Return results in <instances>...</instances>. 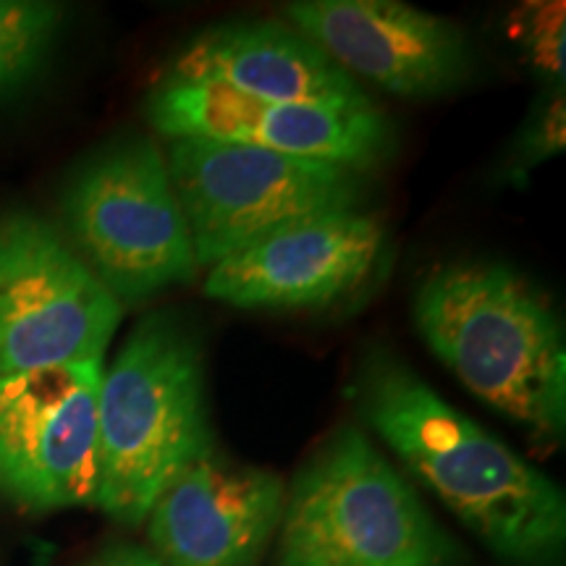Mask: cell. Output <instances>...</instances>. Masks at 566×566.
<instances>
[{"instance_id":"6da1fadb","label":"cell","mask_w":566,"mask_h":566,"mask_svg":"<svg viewBox=\"0 0 566 566\" xmlns=\"http://www.w3.org/2000/svg\"><path fill=\"white\" fill-rule=\"evenodd\" d=\"M352 394L375 433L488 551L520 566H546L562 556V488L451 407L399 354L367 349Z\"/></svg>"},{"instance_id":"7a4b0ae2","label":"cell","mask_w":566,"mask_h":566,"mask_svg":"<svg viewBox=\"0 0 566 566\" xmlns=\"http://www.w3.org/2000/svg\"><path fill=\"white\" fill-rule=\"evenodd\" d=\"M412 321L467 391L535 441H564V325L533 281L504 263L441 265L417 289Z\"/></svg>"},{"instance_id":"3957f363","label":"cell","mask_w":566,"mask_h":566,"mask_svg":"<svg viewBox=\"0 0 566 566\" xmlns=\"http://www.w3.org/2000/svg\"><path fill=\"white\" fill-rule=\"evenodd\" d=\"M212 446L195 331L171 313L142 317L103 373L95 506L118 525H142L184 467Z\"/></svg>"},{"instance_id":"277c9868","label":"cell","mask_w":566,"mask_h":566,"mask_svg":"<svg viewBox=\"0 0 566 566\" xmlns=\"http://www.w3.org/2000/svg\"><path fill=\"white\" fill-rule=\"evenodd\" d=\"M459 548L363 430L344 424L283 501L279 566H454Z\"/></svg>"},{"instance_id":"5b68a950","label":"cell","mask_w":566,"mask_h":566,"mask_svg":"<svg viewBox=\"0 0 566 566\" xmlns=\"http://www.w3.org/2000/svg\"><path fill=\"white\" fill-rule=\"evenodd\" d=\"M61 212L69 244L122 307L197 281L192 239L155 139L124 137L84 160Z\"/></svg>"},{"instance_id":"8992f818","label":"cell","mask_w":566,"mask_h":566,"mask_svg":"<svg viewBox=\"0 0 566 566\" xmlns=\"http://www.w3.org/2000/svg\"><path fill=\"white\" fill-rule=\"evenodd\" d=\"M197 268H212L281 226L357 210L365 174L252 145L168 139L166 155Z\"/></svg>"},{"instance_id":"52a82bcc","label":"cell","mask_w":566,"mask_h":566,"mask_svg":"<svg viewBox=\"0 0 566 566\" xmlns=\"http://www.w3.org/2000/svg\"><path fill=\"white\" fill-rule=\"evenodd\" d=\"M122 317L53 223L24 210L0 218V378L103 363Z\"/></svg>"},{"instance_id":"ba28073f","label":"cell","mask_w":566,"mask_h":566,"mask_svg":"<svg viewBox=\"0 0 566 566\" xmlns=\"http://www.w3.org/2000/svg\"><path fill=\"white\" fill-rule=\"evenodd\" d=\"M103 363L0 378V495L27 512L95 506Z\"/></svg>"},{"instance_id":"9c48e42d","label":"cell","mask_w":566,"mask_h":566,"mask_svg":"<svg viewBox=\"0 0 566 566\" xmlns=\"http://www.w3.org/2000/svg\"><path fill=\"white\" fill-rule=\"evenodd\" d=\"M147 122L166 139L252 145L294 158L325 160L367 174L388 160L394 129L378 105L317 108L268 103L221 84L163 82L145 103Z\"/></svg>"},{"instance_id":"30bf717a","label":"cell","mask_w":566,"mask_h":566,"mask_svg":"<svg viewBox=\"0 0 566 566\" xmlns=\"http://www.w3.org/2000/svg\"><path fill=\"white\" fill-rule=\"evenodd\" d=\"M296 32L346 74L407 101L464 90L475 53L457 21L396 0H296L283 6Z\"/></svg>"},{"instance_id":"8fae6325","label":"cell","mask_w":566,"mask_h":566,"mask_svg":"<svg viewBox=\"0 0 566 566\" xmlns=\"http://www.w3.org/2000/svg\"><path fill=\"white\" fill-rule=\"evenodd\" d=\"M384 244V226L365 212H317L208 268L202 286L239 310H323L365 286Z\"/></svg>"},{"instance_id":"7c38bea8","label":"cell","mask_w":566,"mask_h":566,"mask_svg":"<svg viewBox=\"0 0 566 566\" xmlns=\"http://www.w3.org/2000/svg\"><path fill=\"white\" fill-rule=\"evenodd\" d=\"M286 488L271 470L212 446L179 472L147 514L163 566H258L281 525Z\"/></svg>"},{"instance_id":"4fadbf2b","label":"cell","mask_w":566,"mask_h":566,"mask_svg":"<svg viewBox=\"0 0 566 566\" xmlns=\"http://www.w3.org/2000/svg\"><path fill=\"white\" fill-rule=\"evenodd\" d=\"M163 82L221 84L268 103L317 108H370L365 90L294 27L281 21H231L195 34Z\"/></svg>"},{"instance_id":"5bb4252c","label":"cell","mask_w":566,"mask_h":566,"mask_svg":"<svg viewBox=\"0 0 566 566\" xmlns=\"http://www.w3.org/2000/svg\"><path fill=\"white\" fill-rule=\"evenodd\" d=\"M63 9L45 0H0V103L32 82L51 55Z\"/></svg>"},{"instance_id":"9a60e30c","label":"cell","mask_w":566,"mask_h":566,"mask_svg":"<svg viewBox=\"0 0 566 566\" xmlns=\"http://www.w3.org/2000/svg\"><path fill=\"white\" fill-rule=\"evenodd\" d=\"M522 51L533 61L535 71L551 82H564V6L535 3L520 11L516 21Z\"/></svg>"},{"instance_id":"2e32d148","label":"cell","mask_w":566,"mask_h":566,"mask_svg":"<svg viewBox=\"0 0 566 566\" xmlns=\"http://www.w3.org/2000/svg\"><path fill=\"white\" fill-rule=\"evenodd\" d=\"M564 95L556 92L533 113V118L525 124V129L520 134V142H516L514 150V166L516 168H530L537 166V163L554 158L564 150Z\"/></svg>"},{"instance_id":"e0dca14e","label":"cell","mask_w":566,"mask_h":566,"mask_svg":"<svg viewBox=\"0 0 566 566\" xmlns=\"http://www.w3.org/2000/svg\"><path fill=\"white\" fill-rule=\"evenodd\" d=\"M90 566H163V564L160 558L147 548L116 546L97 556Z\"/></svg>"}]
</instances>
